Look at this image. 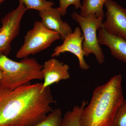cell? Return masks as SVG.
<instances>
[{"label": "cell", "mask_w": 126, "mask_h": 126, "mask_svg": "<svg viewBox=\"0 0 126 126\" xmlns=\"http://www.w3.org/2000/svg\"><path fill=\"white\" fill-rule=\"evenodd\" d=\"M84 40L83 35L81 28L77 27L73 33L67 36L61 45L56 46L52 54V57L59 56L61 54L66 52H70L78 58L79 66L82 70H87L89 66L84 60V55L82 48Z\"/></svg>", "instance_id": "ba28073f"}, {"label": "cell", "mask_w": 126, "mask_h": 126, "mask_svg": "<svg viewBox=\"0 0 126 126\" xmlns=\"http://www.w3.org/2000/svg\"><path fill=\"white\" fill-rule=\"evenodd\" d=\"M4 0H0V5L1 4Z\"/></svg>", "instance_id": "d6986e66"}, {"label": "cell", "mask_w": 126, "mask_h": 126, "mask_svg": "<svg viewBox=\"0 0 126 126\" xmlns=\"http://www.w3.org/2000/svg\"><path fill=\"white\" fill-rule=\"evenodd\" d=\"M19 2L23 3L27 10L30 9L39 11L46 8L53 6L55 3L52 1L47 0H18Z\"/></svg>", "instance_id": "9a60e30c"}, {"label": "cell", "mask_w": 126, "mask_h": 126, "mask_svg": "<svg viewBox=\"0 0 126 126\" xmlns=\"http://www.w3.org/2000/svg\"><path fill=\"white\" fill-rule=\"evenodd\" d=\"M42 65L34 58H24L19 62L14 61L6 55H0V69L3 78L0 83L13 90L27 84L32 80L43 79Z\"/></svg>", "instance_id": "3957f363"}, {"label": "cell", "mask_w": 126, "mask_h": 126, "mask_svg": "<svg viewBox=\"0 0 126 126\" xmlns=\"http://www.w3.org/2000/svg\"><path fill=\"white\" fill-rule=\"evenodd\" d=\"M49 87L25 84L13 90L0 83V126H32L45 119L55 103Z\"/></svg>", "instance_id": "6da1fadb"}, {"label": "cell", "mask_w": 126, "mask_h": 126, "mask_svg": "<svg viewBox=\"0 0 126 126\" xmlns=\"http://www.w3.org/2000/svg\"><path fill=\"white\" fill-rule=\"evenodd\" d=\"M72 18L79 25L83 33L82 48L84 56L88 57L93 54L99 64L103 63L105 56L98 43L97 31L102 28L103 19L97 18L93 15L83 17L75 12L72 13Z\"/></svg>", "instance_id": "5b68a950"}, {"label": "cell", "mask_w": 126, "mask_h": 126, "mask_svg": "<svg viewBox=\"0 0 126 126\" xmlns=\"http://www.w3.org/2000/svg\"><path fill=\"white\" fill-rule=\"evenodd\" d=\"M121 74L97 87L90 103L83 109L81 126H111L117 110L124 100Z\"/></svg>", "instance_id": "7a4b0ae2"}, {"label": "cell", "mask_w": 126, "mask_h": 126, "mask_svg": "<svg viewBox=\"0 0 126 126\" xmlns=\"http://www.w3.org/2000/svg\"><path fill=\"white\" fill-rule=\"evenodd\" d=\"M63 112L60 109H55L50 112L45 119L32 126H61L63 119Z\"/></svg>", "instance_id": "5bb4252c"}, {"label": "cell", "mask_w": 126, "mask_h": 126, "mask_svg": "<svg viewBox=\"0 0 126 126\" xmlns=\"http://www.w3.org/2000/svg\"><path fill=\"white\" fill-rule=\"evenodd\" d=\"M38 12L43 25L48 29L59 33L62 40L73 33L70 26L62 20V14L58 7L50 6Z\"/></svg>", "instance_id": "9c48e42d"}, {"label": "cell", "mask_w": 126, "mask_h": 126, "mask_svg": "<svg viewBox=\"0 0 126 126\" xmlns=\"http://www.w3.org/2000/svg\"><path fill=\"white\" fill-rule=\"evenodd\" d=\"M106 19L102 28L109 33L126 41V10L112 0H106Z\"/></svg>", "instance_id": "52a82bcc"}, {"label": "cell", "mask_w": 126, "mask_h": 126, "mask_svg": "<svg viewBox=\"0 0 126 126\" xmlns=\"http://www.w3.org/2000/svg\"><path fill=\"white\" fill-rule=\"evenodd\" d=\"M97 39L100 45L109 48L114 58L126 63V41L109 33L102 28L98 30Z\"/></svg>", "instance_id": "8fae6325"}, {"label": "cell", "mask_w": 126, "mask_h": 126, "mask_svg": "<svg viewBox=\"0 0 126 126\" xmlns=\"http://www.w3.org/2000/svg\"><path fill=\"white\" fill-rule=\"evenodd\" d=\"M87 103L88 102L83 101L81 105L75 106L72 110L65 113L63 116L61 126H81V113Z\"/></svg>", "instance_id": "4fadbf2b"}, {"label": "cell", "mask_w": 126, "mask_h": 126, "mask_svg": "<svg viewBox=\"0 0 126 126\" xmlns=\"http://www.w3.org/2000/svg\"><path fill=\"white\" fill-rule=\"evenodd\" d=\"M111 126H126V100L118 109Z\"/></svg>", "instance_id": "2e32d148"}, {"label": "cell", "mask_w": 126, "mask_h": 126, "mask_svg": "<svg viewBox=\"0 0 126 126\" xmlns=\"http://www.w3.org/2000/svg\"><path fill=\"white\" fill-rule=\"evenodd\" d=\"M42 66L44 80L43 88L48 87L54 84L58 83L62 80L70 78L69 66L56 59H49L45 61Z\"/></svg>", "instance_id": "30bf717a"}, {"label": "cell", "mask_w": 126, "mask_h": 126, "mask_svg": "<svg viewBox=\"0 0 126 126\" xmlns=\"http://www.w3.org/2000/svg\"><path fill=\"white\" fill-rule=\"evenodd\" d=\"M59 9L61 11L62 16L66 15L69 6L73 5L76 9H81L82 4L81 0H59Z\"/></svg>", "instance_id": "e0dca14e"}, {"label": "cell", "mask_w": 126, "mask_h": 126, "mask_svg": "<svg viewBox=\"0 0 126 126\" xmlns=\"http://www.w3.org/2000/svg\"><path fill=\"white\" fill-rule=\"evenodd\" d=\"M26 11L24 5L19 2L18 7L1 19V26L0 27V55L7 56L10 54L11 43L19 34L21 21Z\"/></svg>", "instance_id": "8992f818"}, {"label": "cell", "mask_w": 126, "mask_h": 126, "mask_svg": "<svg viewBox=\"0 0 126 126\" xmlns=\"http://www.w3.org/2000/svg\"><path fill=\"white\" fill-rule=\"evenodd\" d=\"M106 1V0H83L79 15L83 17H86L89 15H93L97 18L104 19L105 15L103 6Z\"/></svg>", "instance_id": "7c38bea8"}, {"label": "cell", "mask_w": 126, "mask_h": 126, "mask_svg": "<svg viewBox=\"0 0 126 126\" xmlns=\"http://www.w3.org/2000/svg\"><path fill=\"white\" fill-rule=\"evenodd\" d=\"M60 38L58 32L47 29L41 21H35L32 29L25 35L24 43L16 52V57L22 59L36 54Z\"/></svg>", "instance_id": "277c9868"}, {"label": "cell", "mask_w": 126, "mask_h": 126, "mask_svg": "<svg viewBox=\"0 0 126 126\" xmlns=\"http://www.w3.org/2000/svg\"><path fill=\"white\" fill-rule=\"evenodd\" d=\"M2 78H3V73L2 71L0 69V81L1 80Z\"/></svg>", "instance_id": "ac0fdd59"}]
</instances>
